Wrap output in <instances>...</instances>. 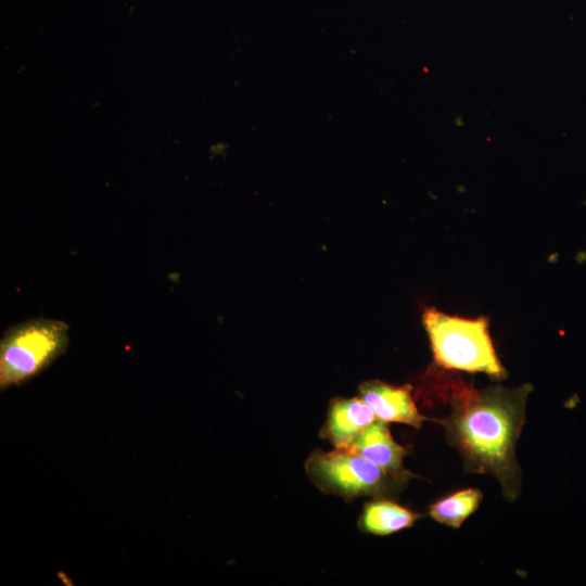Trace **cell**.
Returning a JSON list of instances; mask_svg holds the SVG:
<instances>
[{
    "mask_svg": "<svg viewBox=\"0 0 586 586\" xmlns=\"http://www.w3.org/2000/svg\"><path fill=\"white\" fill-rule=\"evenodd\" d=\"M419 514L387 500L368 502L360 517V528L375 535H388L410 527Z\"/></svg>",
    "mask_w": 586,
    "mask_h": 586,
    "instance_id": "obj_8",
    "label": "cell"
},
{
    "mask_svg": "<svg viewBox=\"0 0 586 586\" xmlns=\"http://www.w3.org/2000/svg\"><path fill=\"white\" fill-rule=\"evenodd\" d=\"M375 419L372 408L361 397L336 398L329 407L321 435L335 448H346Z\"/></svg>",
    "mask_w": 586,
    "mask_h": 586,
    "instance_id": "obj_7",
    "label": "cell"
},
{
    "mask_svg": "<svg viewBox=\"0 0 586 586\" xmlns=\"http://www.w3.org/2000/svg\"><path fill=\"white\" fill-rule=\"evenodd\" d=\"M531 390L530 384L475 390L451 378L443 386L449 413L442 422L449 444L458 450L468 472L496 477L509 500L517 498L521 486L515 444Z\"/></svg>",
    "mask_w": 586,
    "mask_h": 586,
    "instance_id": "obj_1",
    "label": "cell"
},
{
    "mask_svg": "<svg viewBox=\"0 0 586 586\" xmlns=\"http://www.w3.org/2000/svg\"><path fill=\"white\" fill-rule=\"evenodd\" d=\"M482 493L467 488L442 498L430 507V515L436 522L458 528L480 506Z\"/></svg>",
    "mask_w": 586,
    "mask_h": 586,
    "instance_id": "obj_9",
    "label": "cell"
},
{
    "mask_svg": "<svg viewBox=\"0 0 586 586\" xmlns=\"http://www.w3.org/2000/svg\"><path fill=\"white\" fill-rule=\"evenodd\" d=\"M68 329L46 318L7 329L0 341V390L22 385L50 367L68 346Z\"/></svg>",
    "mask_w": 586,
    "mask_h": 586,
    "instance_id": "obj_3",
    "label": "cell"
},
{
    "mask_svg": "<svg viewBox=\"0 0 586 586\" xmlns=\"http://www.w3.org/2000/svg\"><path fill=\"white\" fill-rule=\"evenodd\" d=\"M437 366L502 378L506 370L495 352L485 318L464 319L425 308L422 315Z\"/></svg>",
    "mask_w": 586,
    "mask_h": 586,
    "instance_id": "obj_2",
    "label": "cell"
},
{
    "mask_svg": "<svg viewBox=\"0 0 586 586\" xmlns=\"http://www.w3.org/2000/svg\"><path fill=\"white\" fill-rule=\"evenodd\" d=\"M346 449L358 454L405 483L411 474L403 467L407 448L392 437L387 422L375 419L358 433Z\"/></svg>",
    "mask_w": 586,
    "mask_h": 586,
    "instance_id": "obj_6",
    "label": "cell"
},
{
    "mask_svg": "<svg viewBox=\"0 0 586 586\" xmlns=\"http://www.w3.org/2000/svg\"><path fill=\"white\" fill-rule=\"evenodd\" d=\"M306 471L320 489L345 498L380 496L404 484L346 448L314 451L306 462Z\"/></svg>",
    "mask_w": 586,
    "mask_h": 586,
    "instance_id": "obj_4",
    "label": "cell"
},
{
    "mask_svg": "<svg viewBox=\"0 0 586 586\" xmlns=\"http://www.w3.org/2000/svg\"><path fill=\"white\" fill-rule=\"evenodd\" d=\"M411 391L408 384L399 386L367 381L359 386V396L372 408L378 419L419 429L428 418L419 412Z\"/></svg>",
    "mask_w": 586,
    "mask_h": 586,
    "instance_id": "obj_5",
    "label": "cell"
}]
</instances>
